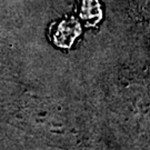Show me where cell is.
Returning <instances> with one entry per match:
<instances>
[{"mask_svg":"<svg viewBox=\"0 0 150 150\" xmlns=\"http://www.w3.org/2000/svg\"><path fill=\"white\" fill-rule=\"evenodd\" d=\"M80 31V26L76 20H64L60 22L57 29L54 30V41L59 47L69 48L74 43L76 38L79 36Z\"/></svg>","mask_w":150,"mask_h":150,"instance_id":"1","label":"cell"},{"mask_svg":"<svg viewBox=\"0 0 150 150\" xmlns=\"http://www.w3.org/2000/svg\"><path fill=\"white\" fill-rule=\"evenodd\" d=\"M81 17L91 23H96L100 17H101V10L100 6L97 0H83L81 4Z\"/></svg>","mask_w":150,"mask_h":150,"instance_id":"2","label":"cell"},{"mask_svg":"<svg viewBox=\"0 0 150 150\" xmlns=\"http://www.w3.org/2000/svg\"><path fill=\"white\" fill-rule=\"evenodd\" d=\"M0 42H1V39H0Z\"/></svg>","mask_w":150,"mask_h":150,"instance_id":"3","label":"cell"}]
</instances>
